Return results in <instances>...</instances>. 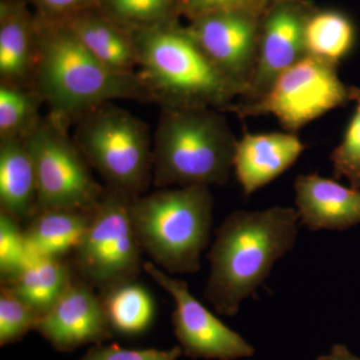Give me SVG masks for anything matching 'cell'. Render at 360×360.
Wrapping results in <instances>:
<instances>
[{
  "label": "cell",
  "mask_w": 360,
  "mask_h": 360,
  "mask_svg": "<svg viewBox=\"0 0 360 360\" xmlns=\"http://www.w3.org/2000/svg\"><path fill=\"white\" fill-rule=\"evenodd\" d=\"M295 191L300 224L310 231H342L360 224V191L317 174L298 175Z\"/></svg>",
  "instance_id": "obj_15"
},
{
  "label": "cell",
  "mask_w": 360,
  "mask_h": 360,
  "mask_svg": "<svg viewBox=\"0 0 360 360\" xmlns=\"http://www.w3.org/2000/svg\"><path fill=\"white\" fill-rule=\"evenodd\" d=\"M63 21L97 59L111 70L136 73L139 58L131 32L117 25L96 7Z\"/></svg>",
  "instance_id": "obj_17"
},
{
  "label": "cell",
  "mask_w": 360,
  "mask_h": 360,
  "mask_svg": "<svg viewBox=\"0 0 360 360\" xmlns=\"http://www.w3.org/2000/svg\"><path fill=\"white\" fill-rule=\"evenodd\" d=\"M210 186L158 188L135 198L131 217L143 253L167 274H195L212 236Z\"/></svg>",
  "instance_id": "obj_5"
},
{
  "label": "cell",
  "mask_w": 360,
  "mask_h": 360,
  "mask_svg": "<svg viewBox=\"0 0 360 360\" xmlns=\"http://www.w3.org/2000/svg\"><path fill=\"white\" fill-rule=\"evenodd\" d=\"M42 104L34 87L0 82V139H25L42 117Z\"/></svg>",
  "instance_id": "obj_24"
},
{
  "label": "cell",
  "mask_w": 360,
  "mask_h": 360,
  "mask_svg": "<svg viewBox=\"0 0 360 360\" xmlns=\"http://www.w3.org/2000/svg\"><path fill=\"white\" fill-rule=\"evenodd\" d=\"M20 221L0 210V276L2 281L13 276L32 257L26 246Z\"/></svg>",
  "instance_id": "obj_27"
},
{
  "label": "cell",
  "mask_w": 360,
  "mask_h": 360,
  "mask_svg": "<svg viewBox=\"0 0 360 360\" xmlns=\"http://www.w3.org/2000/svg\"><path fill=\"white\" fill-rule=\"evenodd\" d=\"M317 360H360V359L352 354L345 345H335L330 354L322 355Z\"/></svg>",
  "instance_id": "obj_31"
},
{
  "label": "cell",
  "mask_w": 360,
  "mask_h": 360,
  "mask_svg": "<svg viewBox=\"0 0 360 360\" xmlns=\"http://www.w3.org/2000/svg\"><path fill=\"white\" fill-rule=\"evenodd\" d=\"M73 277L72 269L63 259L37 257L2 283L42 315L58 302Z\"/></svg>",
  "instance_id": "obj_20"
},
{
  "label": "cell",
  "mask_w": 360,
  "mask_h": 360,
  "mask_svg": "<svg viewBox=\"0 0 360 360\" xmlns=\"http://www.w3.org/2000/svg\"><path fill=\"white\" fill-rule=\"evenodd\" d=\"M315 4L311 0H276L260 22L257 68L238 101H257L277 77L304 58V26Z\"/></svg>",
  "instance_id": "obj_12"
},
{
  "label": "cell",
  "mask_w": 360,
  "mask_h": 360,
  "mask_svg": "<svg viewBox=\"0 0 360 360\" xmlns=\"http://www.w3.org/2000/svg\"><path fill=\"white\" fill-rule=\"evenodd\" d=\"M274 1L276 0H181V14L187 20L224 11H248L264 15Z\"/></svg>",
  "instance_id": "obj_28"
},
{
  "label": "cell",
  "mask_w": 360,
  "mask_h": 360,
  "mask_svg": "<svg viewBox=\"0 0 360 360\" xmlns=\"http://www.w3.org/2000/svg\"><path fill=\"white\" fill-rule=\"evenodd\" d=\"M99 297L113 333L141 335L153 323L155 315V300L146 286L137 281L101 290Z\"/></svg>",
  "instance_id": "obj_22"
},
{
  "label": "cell",
  "mask_w": 360,
  "mask_h": 360,
  "mask_svg": "<svg viewBox=\"0 0 360 360\" xmlns=\"http://www.w3.org/2000/svg\"><path fill=\"white\" fill-rule=\"evenodd\" d=\"M238 139L222 111L161 108L153 134V184L158 188L224 186Z\"/></svg>",
  "instance_id": "obj_4"
},
{
  "label": "cell",
  "mask_w": 360,
  "mask_h": 360,
  "mask_svg": "<svg viewBox=\"0 0 360 360\" xmlns=\"http://www.w3.org/2000/svg\"><path fill=\"white\" fill-rule=\"evenodd\" d=\"M0 210L18 221L37 212V177L25 139H0Z\"/></svg>",
  "instance_id": "obj_18"
},
{
  "label": "cell",
  "mask_w": 360,
  "mask_h": 360,
  "mask_svg": "<svg viewBox=\"0 0 360 360\" xmlns=\"http://www.w3.org/2000/svg\"><path fill=\"white\" fill-rule=\"evenodd\" d=\"M305 144L292 132L250 134L238 139L233 169L243 193L250 195L290 169Z\"/></svg>",
  "instance_id": "obj_14"
},
{
  "label": "cell",
  "mask_w": 360,
  "mask_h": 360,
  "mask_svg": "<svg viewBox=\"0 0 360 360\" xmlns=\"http://www.w3.org/2000/svg\"><path fill=\"white\" fill-rule=\"evenodd\" d=\"M96 7L130 32L182 18L181 0H96Z\"/></svg>",
  "instance_id": "obj_23"
},
{
  "label": "cell",
  "mask_w": 360,
  "mask_h": 360,
  "mask_svg": "<svg viewBox=\"0 0 360 360\" xmlns=\"http://www.w3.org/2000/svg\"><path fill=\"white\" fill-rule=\"evenodd\" d=\"M33 13L49 20H65L96 7V0H27Z\"/></svg>",
  "instance_id": "obj_30"
},
{
  "label": "cell",
  "mask_w": 360,
  "mask_h": 360,
  "mask_svg": "<svg viewBox=\"0 0 360 360\" xmlns=\"http://www.w3.org/2000/svg\"><path fill=\"white\" fill-rule=\"evenodd\" d=\"M262 16L241 11H215L188 20L187 25L206 56L240 87L243 96L257 68Z\"/></svg>",
  "instance_id": "obj_11"
},
{
  "label": "cell",
  "mask_w": 360,
  "mask_h": 360,
  "mask_svg": "<svg viewBox=\"0 0 360 360\" xmlns=\"http://www.w3.org/2000/svg\"><path fill=\"white\" fill-rule=\"evenodd\" d=\"M300 214L290 207L231 213L215 231L208 259L206 300L219 314H238L241 302L269 276L272 266L292 250Z\"/></svg>",
  "instance_id": "obj_2"
},
{
  "label": "cell",
  "mask_w": 360,
  "mask_h": 360,
  "mask_svg": "<svg viewBox=\"0 0 360 360\" xmlns=\"http://www.w3.org/2000/svg\"><path fill=\"white\" fill-rule=\"evenodd\" d=\"M37 18L39 56L33 87L49 115L70 127L101 104L115 101L153 103L139 73L111 70L60 20Z\"/></svg>",
  "instance_id": "obj_1"
},
{
  "label": "cell",
  "mask_w": 360,
  "mask_h": 360,
  "mask_svg": "<svg viewBox=\"0 0 360 360\" xmlns=\"http://www.w3.org/2000/svg\"><path fill=\"white\" fill-rule=\"evenodd\" d=\"M34 331L60 352L103 345L113 336L99 295L75 276L58 302L39 317Z\"/></svg>",
  "instance_id": "obj_13"
},
{
  "label": "cell",
  "mask_w": 360,
  "mask_h": 360,
  "mask_svg": "<svg viewBox=\"0 0 360 360\" xmlns=\"http://www.w3.org/2000/svg\"><path fill=\"white\" fill-rule=\"evenodd\" d=\"M184 350L179 347L165 350L129 349L117 345H103V343L92 345L78 360H179Z\"/></svg>",
  "instance_id": "obj_29"
},
{
  "label": "cell",
  "mask_w": 360,
  "mask_h": 360,
  "mask_svg": "<svg viewBox=\"0 0 360 360\" xmlns=\"http://www.w3.org/2000/svg\"><path fill=\"white\" fill-rule=\"evenodd\" d=\"M143 270L174 298V335L187 356L236 360L255 354V348L243 336L225 326L191 295L186 283L174 278L151 262H144Z\"/></svg>",
  "instance_id": "obj_10"
},
{
  "label": "cell",
  "mask_w": 360,
  "mask_h": 360,
  "mask_svg": "<svg viewBox=\"0 0 360 360\" xmlns=\"http://www.w3.org/2000/svg\"><path fill=\"white\" fill-rule=\"evenodd\" d=\"M37 56L32 6L27 0H0V82L33 87Z\"/></svg>",
  "instance_id": "obj_16"
},
{
  "label": "cell",
  "mask_w": 360,
  "mask_h": 360,
  "mask_svg": "<svg viewBox=\"0 0 360 360\" xmlns=\"http://www.w3.org/2000/svg\"><path fill=\"white\" fill-rule=\"evenodd\" d=\"M350 101L349 86L341 82L338 66L305 56L281 73L264 96L236 101L229 111L239 118L274 115L285 131L296 134Z\"/></svg>",
  "instance_id": "obj_9"
},
{
  "label": "cell",
  "mask_w": 360,
  "mask_h": 360,
  "mask_svg": "<svg viewBox=\"0 0 360 360\" xmlns=\"http://www.w3.org/2000/svg\"><path fill=\"white\" fill-rule=\"evenodd\" d=\"M41 316L28 303L21 300L8 286L0 290V347L18 342L35 326Z\"/></svg>",
  "instance_id": "obj_26"
},
{
  "label": "cell",
  "mask_w": 360,
  "mask_h": 360,
  "mask_svg": "<svg viewBox=\"0 0 360 360\" xmlns=\"http://www.w3.org/2000/svg\"><path fill=\"white\" fill-rule=\"evenodd\" d=\"M139 73L160 108L231 110L243 90L217 68L179 21L131 32Z\"/></svg>",
  "instance_id": "obj_3"
},
{
  "label": "cell",
  "mask_w": 360,
  "mask_h": 360,
  "mask_svg": "<svg viewBox=\"0 0 360 360\" xmlns=\"http://www.w3.org/2000/svg\"><path fill=\"white\" fill-rule=\"evenodd\" d=\"M25 143L37 177V212L56 208L94 212L105 186L94 179L68 127L49 115H42Z\"/></svg>",
  "instance_id": "obj_8"
},
{
  "label": "cell",
  "mask_w": 360,
  "mask_h": 360,
  "mask_svg": "<svg viewBox=\"0 0 360 360\" xmlns=\"http://www.w3.org/2000/svg\"><path fill=\"white\" fill-rule=\"evenodd\" d=\"M356 30L342 11L314 6L304 26L307 56L338 66L354 49Z\"/></svg>",
  "instance_id": "obj_21"
},
{
  "label": "cell",
  "mask_w": 360,
  "mask_h": 360,
  "mask_svg": "<svg viewBox=\"0 0 360 360\" xmlns=\"http://www.w3.org/2000/svg\"><path fill=\"white\" fill-rule=\"evenodd\" d=\"M350 101L355 103L354 115L348 123L342 141L331 153L335 180L345 177L352 188L360 191V89L349 86Z\"/></svg>",
  "instance_id": "obj_25"
},
{
  "label": "cell",
  "mask_w": 360,
  "mask_h": 360,
  "mask_svg": "<svg viewBox=\"0 0 360 360\" xmlns=\"http://www.w3.org/2000/svg\"><path fill=\"white\" fill-rule=\"evenodd\" d=\"M91 214L63 208L39 210L25 231L28 252L34 257L63 259L79 245Z\"/></svg>",
  "instance_id": "obj_19"
},
{
  "label": "cell",
  "mask_w": 360,
  "mask_h": 360,
  "mask_svg": "<svg viewBox=\"0 0 360 360\" xmlns=\"http://www.w3.org/2000/svg\"><path fill=\"white\" fill-rule=\"evenodd\" d=\"M127 194L105 191L92 212L79 245L73 251V264L85 283L99 290L137 281L144 260Z\"/></svg>",
  "instance_id": "obj_7"
},
{
  "label": "cell",
  "mask_w": 360,
  "mask_h": 360,
  "mask_svg": "<svg viewBox=\"0 0 360 360\" xmlns=\"http://www.w3.org/2000/svg\"><path fill=\"white\" fill-rule=\"evenodd\" d=\"M72 139L112 191L139 198L153 184V135L146 123L113 103L78 118Z\"/></svg>",
  "instance_id": "obj_6"
}]
</instances>
